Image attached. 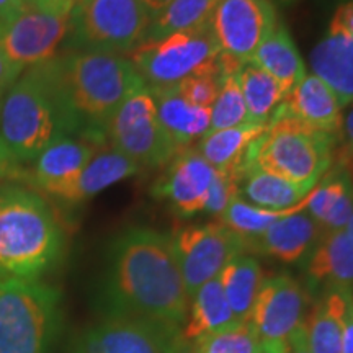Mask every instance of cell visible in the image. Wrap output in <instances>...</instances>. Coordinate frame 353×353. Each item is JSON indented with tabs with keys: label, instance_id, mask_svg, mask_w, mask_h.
I'll use <instances>...</instances> for the list:
<instances>
[{
	"label": "cell",
	"instance_id": "cell-10",
	"mask_svg": "<svg viewBox=\"0 0 353 353\" xmlns=\"http://www.w3.org/2000/svg\"><path fill=\"white\" fill-rule=\"evenodd\" d=\"M69 32L70 13L46 10L26 0L0 25V51L23 70L32 69L59 54Z\"/></svg>",
	"mask_w": 353,
	"mask_h": 353
},
{
	"label": "cell",
	"instance_id": "cell-42",
	"mask_svg": "<svg viewBox=\"0 0 353 353\" xmlns=\"http://www.w3.org/2000/svg\"><path fill=\"white\" fill-rule=\"evenodd\" d=\"M286 343H288V353H311L307 345L306 330H304L303 324L290 335Z\"/></svg>",
	"mask_w": 353,
	"mask_h": 353
},
{
	"label": "cell",
	"instance_id": "cell-7",
	"mask_svg": "<svg viewBox=\"0 0 353 353\" xmlns=\"http://www.w3.org/2000/svg\"><path fill=\"white\" fill-rule=\"evenodd\" d=\"M151 20L143 0H79L64 50L126 56L145 41Z\"/></svg>",
	"mask_w": 353,
	"mask_h": 353
},
{
	"label": "cell",
	"instance_id": "cell-44",
	"mask_svg": "<svg viewBox=\"0 0 353 353\" xmlns=\"http://www.w3.org/2000/svg\"><path fill=\"white\" fill-rule=\"evenodd\" d=\"M172 0H143V3L148 8V12L151 13V17H156L159 12H162L169 6Z\"/></svg>",
	"mask_w": 353,
	"mask_h": 353
},
{
	"label": "cell",
	"instance_id": "cell-22",
	"mask_svg": "<svg viewBox=\"0 0 353 353\" xmlns=\"http://www.w3.org/2000/svg\"><path fill=\"white\" fill-rule=\"evenodd\" d=\"M352 290L348 286H325L322 296L304 317L303 325L311 353H342L343 314Z\"/></svg>",
	"mask_w": 353,
	"mask_h": 353
},
{
	"label": "cell",
	"instance_id": "cell-4",
	"mask_svg": "<svg viewBox=\"0 0 353 353\" xmlns=\"http://www.w3.org/2000/svg\"><path fill=\"white\" fill-rule=\"evenodd\" d=\"M65 134L54 100L37 68L26 69L0 100V180L15 182Z\"/></svg>",
	"mask_w": 353,
	"mask_h": 353
},
{
	"label": "cell",
	"instance_id": "cell-11",
	"mask_svg": "<svg viewBox=\"0 0 353 353\" xmlns=\"http://www.w3.org/2000/svg\"><path fill=\"white\" fill-rule=\"evenodd\" d=\"M176 262L190 299L234 257L247 252L244 237L221 221L188 226L172 237Z\"/></svg>",
	"mask_w": 353,
	"mask_h": 353
},
{
	"label": "cell",
	"instance_id": "cell-5",
	"mask_svg": "<svg viewBox=\"0 0 353 353\" xmlns=\"http://www.w3.org/2000/svg\"><path fill=\"white\" fill-rule=\"evenodd\" d=\"M339 139L304 126L283 103L267 128L250 145L241 176L250 167H260L290 182L312 190L334 165Z\"/></svg>",
	"mask_w": 353,
	"mask_h": 353
},
{
	"label": "cell",
	"instance_id": "cell-13",
	"mask_svg": "<svg viewBox=\"0 0 353 353\" xmlns=\"http://www.w3.org/2000/svg\"><path fill=\"white\" fill-rule=\"evenodd\" d=\"M182 329L159 322L107 317L79 343L76 353H180Z\"/></svg>",
	"mask_w": 353,
	"mask_h": 353
},
{
	"label": "cell",
	"instance_id": "cell-32",
	"mask_svg": "<svg viewBox=\"0 0 353 353\" xmlns=\"http://www.w3.org/2000/svg\"><path fill=\"white\" fill-rule=\"evenodd\" d=\"M307 198L309 195L306 196V200L299 203L296 206H293V208L268 210L260 208L257 205H252V203L244 200V198H241L239 195L229 203V206L224 210V213L219 216V221L224 226H228L229 229H232L234 232L239 234L241 237H244V241L254 239V237L260 236V234L267 231L273 223H276V221H280L281 218H286V216L306 210Z\"/></svg>",
	"mask_w": 353,
	"mask_h": 353
},
{
	"label": "cell",
	"instance_id": "cell-43",
	"mask_svg": "<svg viewBox=\"0 0 353 353\" xmlns=\"http://www.w3.org/2000/svg\"><path fill=\"white\" fill-rule=\"evenodd\" d=\"M26 3V0H0V21H6L21 10Z\"/></svg>",
	"mask_w": 353,
	"mask_h": 353
},
{
	"label": "cell",
	"instance_id": "cell-26",
	"mask_svg": "<svg viewBox=\"0 0 353 353\" xmlns=\"http://www.w3.org/2000/svg\"><path fill=\"white\" fill-rule=\"evenodd\" d=\"M250 63L259 65L280 85L285 99L306 76L303 57L283 23L276 25V28L262 43Z\"/></svg>",
	"mask_w": 353,
	"mask_h": 353
},
{
	"label": "cell",
	"instance_id": "cell-33",
	"mask_svg": "<svg viewBox=\"0 0 353 353\" xmlns=\"http://www.w3.org/2000/svg\"><path fill=\"white\" fill-rule=\"evenodd\" d=\"M218 2L219 0H172L164 10L152 17L145 41L206 23Z\"/></svg>",
	"mask_w": 353,
	"mask_h": 353
},
{
	"label": "cell",
	"instance_id": "cell-15",
	"mask_svg": "<svg viewBox=\"0 0 353 353\" xmlns=\"http://www.w3.org/2000/svg\"><path fill=\"white\" fill-rule=\"evenodd\" d=\"M167 165L165 174L154 185V195L169 200L172 208L182 216L205 213L206 198L216 176L214 167L193 145L180 149Z\"/></svg>",
	"mask_w": 353,
	"mask_h": 353
},
{
	"label": "cell",
	"instance_id": "cell-1",
	"mask_svg": "<svg viewBox=\"0 0 353 353\" xmlns=\"http://www.w3.org/2000/svg\"><path fill=\"white\" fill-rule=\"evenodd\" d=\"M107 317L182 327L190 299L174 242L149 228H130L112 242L101 294Z\"/></svg>",
	"mask_w": 353,
	"mask_h": 353
},
{
	"label": "cell",
	"instance_id": "cell-18",
	"mask_svg": "<svg viewBox=\"0 0 353 353\" xmlns=\"http://www.w3.org/2000/svg\"><path fill=\"white\" fill-rule=\"evenodd\" d=\"M322 234L324 229L304 210L276 221L254 239H247L245 249L285 263H296L311 255Z\"/></svg>",
	"mask_w": 353,
	"mask_h": 353
},
{
	"label": "cell",
	"instance_id": "cell-23",
	"mask_svg": "<svg viewBox=\"0 0 353 353\" xmlns=\"http://www.w3.org/2000/svg\"><path fill=\"white\" fill-rule=\"evenodd\" d=\"M309 64L312 74L335 92L343 108L353 103V38L327 33L312 48Z\"/></svg>",
	"mask_w": 353,
	"mask_h": 353
},
{
	"label": "cell",
	"instance_id": "cell-27",
	"mask_svg": "<svg viewBox=\"0 0 353 353\" xmlns=\"http://www.w3.org/2000/svg\"><path fill=\"white\" fill-rule=\"evenodd\" d=\"M218 278L234 317L239 322H250L265 280L259 260L245 254L237 255L221 270Z\"/></svg>",
	"mask_w": 353,
	"mask_h": 353
},
{
	"label": "cell",
	"instance_id": "cell-20",
	"mask_svg": "<svg viewBox=\"0 0 353 353\" xmlns=\"http://www.w3.org/2000/svg\"><path fill=\"white\" fill-rule=\"evenodd\" d=\"M157 117L176 149L192 148L211 128V108L195 107L176 90V87L151 88Z\"/></svg>",
	"mask_w": 353,
	"mask_h": 353
},
{
	"label": "cell",
	"instance_id": "cell-25",
	"mask_svg": "<svg viewBox=\"0 0 353 353\" xmlns=\"http://www.w3.org/2000/svg\"><path fill=\"white\" fill-rule=\"evenodd\" d=\"M267 125L242 123L226 130L208 131L198 141L196 149L218 172L232 174L239 179L250 145L265 131Z\"/></svg>",
	"mask_w": 353,
	"mask_h": 353
},
{
	"label": "cell",
	"instance_id": "cell-39",
	"mask_svg": "<svg viewBox=\"0 0 353 353\" xmlns=\"http://www.w3.org/2000/svg\"><path fill=\"white\" fill-rule=\"evenodd\" d=\"M23 72L20 65L13 64L8 57L0 51V100L7 94V90L13 83L19 81V77Z\"/></svg>",
	"mask_w": 353,
	"mask_h": 353
},
{
	"label": "cell",
	"instance_id": "cell-48",
	"mask_svg": "<svg viewBox=\"0 0 353 353\" xmlns=\"http://www.w3.org/2000/svg\"><path fill=\"white\" fill-rule=\"evenodd\" d=\"M286 353H288V352H286Z\"/></svg>",
	"mask_w": 353,
	"mask_h": 353
},
{
	"label": "cell",
	"instance_id": "cell-29",
	"mask_svg": "<svg viewBox=\"0 0 353 353\" xmlns=\"http://www.w3.org/2000/svg\"><path fill=\"white\" fill-rule=\"evenodd\" d=\"M241 188L252 205L268 210L293 208L306 200L311 192L260 167H250L241 176Z\"/></svg>",
	"mask_w": 353,
	"mask_h": 353
},
{
	"label": "cell",
	"instance_id": "cell-40",
	"mask_svg": "<svg viewBox=\"0 0 353 353\" xmlns=\"http://www.w3.org/2000/svg\"><path fill=\"white\" fill-rule=\"evenodd\" d=\"M342 353H353V290L347 296L342 324Z\"/></svg>",
	"mask_w": 353,
	"mask_h": 353
},
{
	"label": "cell",
	"instance_id": "cell-12",
	"mask_svg": "<svg viewBox=\"0 0 353 353\" xmlns=\"http://www.w3.org/2000/svg\"><path fill=\"white\" fill-rule=\"evenodd\" d=\"M208 21L221 52L241 63H250L280 23L272 0H219Z\"/></svg>",
	"mask_w": 353,
	"mask_h": 353
},
{
	"label": "cell",
	"instance_id": "cell-9",
	"mask_svg": "<svg viewBox=\"0 0 353 353\" xmlns=\"http://www.w3.org/2000/svg\"><path fill=\"white\" fill-rule=\"evenodd\" d=\"M110 148L131 159L141 169L167 165L179 152L157 117L149 87L143 83L123 100L107 130Z\"/></svg>",
	"mask_w": 353,
	"mask_h": 353
},
{
	"label": "cell",
	"instance_id": "cell-19",
	"mask_svg": "<svg viewBox=\"0 0 353 353\" xmlns=\"http://www.w3.org/2000/svg\"><path fill=\"white\" fill-rule=\"evenodd\" d=\"M283 105L299 123L339 139L343 107L335 92L314 74H306Z\"/></svg>",
	"mask_w": 353,
	"mask_h": 353
},
{
	"label": "cell",
	"instance_id": "cell-24",
	"mask_svg": "<svg viewBox=\"0 0 353 353\" xmlns=\"http://www.w3.org/2000/svg\"><path fill=\"white\" fill-rule=\"evenodd\" d=\"M311 285L353 288V242L343 229L324 231L307 257Z\"/></svg>",
	"mask_w": 353,
	"mask_h": 353
},
{
	"label": "cell",
	"instance_id": "cell-14",
	"mask_svg": "<svg viewBox=\"0 0 353 353\" xmlns=\"http://www.w3.org/2000/svg\"><path fill=\"white\" fill-rule=\"evenodd\" d=\"M304 311L306 294L293 276L265 278L250 317L262 347L288 342L290 335L304 322Z\"/></svg>",
	"mask_w": 353,
	"mask_h": 353
},
{
	"label": "cell",
	"instance_id": "cell-41",
	"mask_svg": "<svg viewBox=\"0 0 353 353\" xmlns=\"http://www.w3.org/2000/svg\"><path fill=\"white\" fill-rule=\"evenodd\" d=\"M33 6H38L46 10L52 12H61V13H72L74 7L79 0H28Z\"/></svg>",
	"mask_w": 353,
	"mask_h": 353
},
{
	"label": "cell",
	"instance_id": "cell-45",
	"mask_svg": "<svg viewBox=\"0 0 353 353\" xmlns=\"http://www.w3.org/2000/svg\"><path fill=\"white\" fill-rule=\"evenodd\" d=\"M343 231L347 232V236L350 237V241L353 242V213H352V216H350V219H348L347 226H345V229H343Z\"/></svg>",
	"mask_w": 353,
	"mask_h": 353
},
{
	"label": "cell",
	"instance_id": "cell-37",
	"mask_svg": "<svg viewBox=\"0 0 353 353\" xmlns=\"http://www.w3.org/2000/svg\"><path fill=\"white\" fill-rule=\"evenodd\" d=\"M339 149H335V165L347 170L353 176V103L348 105L342 118V130L339 136Z\"/></svg>",
	"mask_w": 353,
	"mask_h": 353
},
{
	"label": "cell",
	"instance_id": "cell-47",
	"mask_svg": "<svg viewBox=\"0 0 353 353\" xmlns=\"http://www.w3.org/2000/svg\"><path fill=\"white\" fill-rule=\"evenodd\" d=\"M0 25H2V21H0Z\"/></svg>",
	"mask_w": 353,
	"mask_h": 353
},
{
	"label": "cell",
	"instance_id": "cell-21",
	"mask_svg": "<svg viewBox=\"0 0 353 353\" xmlns=\"http://www.w3.org/2000/svg\"><path fill=\"white\" fill-rule=\"evenodd\" d=\"M306 213L324 231L345 229L353 213V179L347 170L332 165L309 193Z\"/></svg>",
	"mask_w": 353,
	"mask_h": 353
},
{
	"label": "cell",
	"instance_id": "cell-6",
	"mask_svg": "<svg viewBox=\"0 0 353 353\" xmlns=\"http://www.w3.org/2000/svg\"><path fill=\"white\" fill-rule=\"evenodd\" d=\"M61 322V291L0 276V353H48Z\"/></svg>",
	"mask_w": 353,
	"mask_h": 353
},
{
	"label": "cell",
	"instance_id": "cell-2",
	"mask_svg": "<svg viewBox=\"0 0 353 353\" xmlns=\"http://www.w3.org/2000/svg\"><path fill=\"white\" fill-rule=\"evenodd\" d=\"M37 69L65 134L95 145L107 141L108 125L123 100L144 83L130 57L114 52L64 51Z\"/></svg>",
	"mask_w": 353,
	"mask_h": 353
},
{
	"label": "cell",
	"instance_id": "cell-35",
	"mask_svg": "<svg viewBox=\"0 0 353 353\" xmlns=\"http://www.w3.org/2000/svg\"><path fill=\"white\" fill-rule=\"evenodd\" d=\"M175 87L180 92V95L192 105H195V107L211 108L216 97L219 94L221 87L219 59L218 64L213 65V68L198 72L195 76L187 77Z\"/></svg>",
	"mask_w": 353,
	"mask_h": 353
},
{
	"label": "cell",
	"instance_id": "cell-30",
	"mask_svg": "<svg viewBox=\"0 0 353 353\" xmlns=\"http://www.w3.org/2000/svg\"><path fill=\"white\" fill-rule=\"evenodd\" d=\"M241 61L234 57L219 54V70H221V87L216 97L213 107H211V128L210 131L226 130V128L239 126L247 123L245 101L242 97L239 70L242 68Z\"/></svg>",
	"mask_w": 353,
	"mask_h": 353
},
{
	"label": "cell",
	"instance_id": "cell-16",
	"mask_svg": "<svg viewBox=\"0 0 353 353\" xmlns=\"http://www.w3.org/2000/svg\"><path fill=\"white\" fill-rule=\"evenodd\" d=\"M141 170L143 169L138 164L123 156L121 152L114 151L113 148L101 149V151H97L88 164L72 179L46 188L41 192V195L65 203V205H79L128 176L139 174Z\"/></svg>",
	"mask_w": 353,
	"mask_h": 353
},
{
	"label": "cell",
	"instance_id": "cell-31",
	"mask_svg": "<svg viewBox=\"0 0 353 353\" xmlns=\"http://www.w3.org/2000/svg\"><path fill=\"white\" fill-rule=\"evenodd\" d=\"M239 82L245 101L247 121L254 125H267L285 100L280 85L254 63L242 64Z\"/></svg>",
	"mask_w": 353,
	"mask_h": 353
},
{
	"label": "cell",
	"instance_id": "cell-8",
	"mask_svg": "<svg viewBox=\"0 0 353 353\" xmlns=\"http://www.w3.org/2000/svg\"><path fill=\"white\" fill-rule=\"evenodd\" d=\"M221 48L210 21L141 43L128 57L148 87H175L218 64Z\"/></svg>",
	"mask_w": 353,
	"mask_h": 353
},
{
	"label": "cell",
	"instance_id": "cell-17",
	"mask_svg": "<svg viewBox=\"0 0 353 353\" xmlns=\"http://www.w3.org/2000/svg\"><path fill=\"white\" fill-rule=\"evenodd\" d=\"M97 154V145L76 136L63 134L56 138L23 170L17 183L41 193L72 179Z\"/></svg>",
	"mask_w": 353,
	"mask_h": 353
},
{
	"label": "cell",
	"instance_id": "cell-34",
	"mask_svg": "<svg viewBox=\"0 0 353 353\" xmlns=\"http://www.w3.org/2000/svg\"><path fill=\"white\" fill-rule=\"evenodd\" d=\"M196 353H263L252 322H237L195 341Z\"/></svg>",
	"mask_w": 353,
	"mask_h": 353
},
{
	"label": "cell",
	"instance_id": "cell-28",
	"mask_svg": "<svg viewBox=\"0 0 353 353\" xmlns=\"http://www.w3.org/2000/svg\"><path fill=\"white\" fill-rule=\"evenodd\" d=\"M231 307H229L226 294L221 286L219 278L206 281L200 290L193 294L192 309L190 316L185 322L182 335L185 341H193L203 337V335L218 332L229 325L237 324Z\"/></svg>",
	"mask_w": 353,
	"mask_h": 353
},
{
	"label": "cell",
	"instance_id": "cell-38",
	"mask_svg": "<svg viewBox=\"0 0 353 353\" xmlns=\"http://www.w3.org/2000/svg\"><path fill=\"white\" fill-rule=\"evenodd\" d=\"M327 33L353 38V0H343L341 6L335 8Z\"/></svg>",
	"mask_w": 353,
	"mask_h": 353
},
{
	"label": "cell",
	"instance_id": "cell-46",
	"mask_svg": "<svg viewBox=\"0 0 353 353\" xmlns=\"http://www.w3.org/2000/svg\"><path fill=\"white\" fill-rule=\"evenodd\" d=\"M281 2H294V0H281Z\"/></svg>",
	"mask_w": 353,
	"mask_h": 353
},
{
	"label": "cell",
	"instance_id": "cell-3",
	"mask_svg": "<svg viewBox=\"0 0 353 353\" xmlns=\"http://www.w3.org/2000/svg\"><path fill=\"white\" fill-rule=\"evenodd\" d=\"M64 231L41 193L0 185V276L41 280L59 263Z\"/></svg>",
	"mask_w": 353,
	"mask_h": 353
},
{
	"label": "cell",
	"instance_id": "cell-36",
	"mask_svg": "<svg viewBox=\"0 0 353 353\" xmlns=\"http://www.w3.org/2000/svg\"><path fill=\"white\" fill-rule=\"evenodd\" d=\"M239 192L241 182L236 175L216 170V176L211 183L208 198H206L205 213L216 214L219 218L229 206V203L236 196H239Z\"/></svg>",
	"mask_w": 353,
	"mask_h": 353
}]
</instances>
